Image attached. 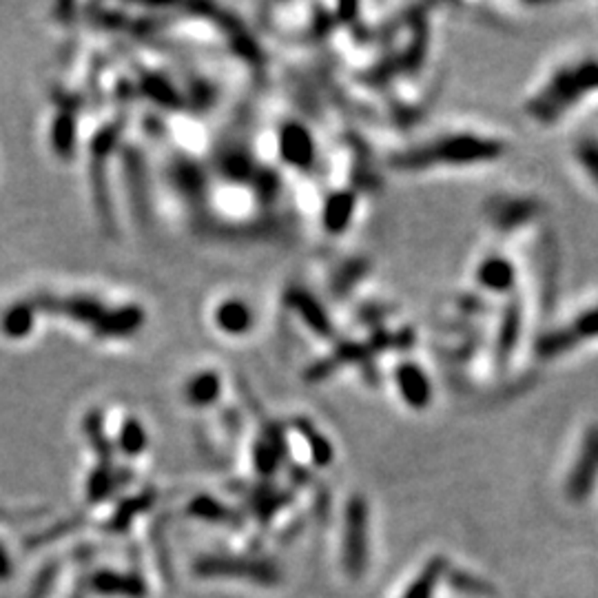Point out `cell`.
Instances as JSON below:
<instances>
[{
  "mask_svg": "<svg viewBox=\"0 0 598 598\" xmlns=\"http://www.w3.org/2000/svg\"><path fill=\"white\" fill-rule=\"evenodd\" d=\"M279 146H282V155L288 164H295V166L311 164L313 140L311 135H308L304 129H299V126H288V129H284Z\"/></svg>",
  "mask_w": 598,
  "mask_h": 598,
  "instance_id": "5",
  "label": "cell"
},
{
  "mask_svg": "<svg viewBox=\"0 0 598 598\" xmlns=\"http://www.w3.org/2000/svg\"><path fill=\"white\" fill-rule=\"evenodd\" d=\"M215 323H218L220 331L230 332V335H242L251 328L253 313L242 299H227L215 311Z\"/></svg>",
  "mask_w": 598,
  "mask_h": 598,
  "instance_id": "4",
  "label": "cell"
},
{
  "mask_svg": "<svg viewBox=\"0 0 598 598\" xmlns=\"http://www.w3.org/2000/svg\"><path fill=\"white\" fill-rule=\"evenodd\" d=\"M399 375H397V381H399V392L404 395V399L413 406H421L425 401L428 404L430 397V381L428 377L424 375V370L416 369V366L408 364L401 366Z\"/></svg>",
  "mask_w": 598,
  "mask_h": 598,
  "instance_id": "6",
  "label": "cell"
},
{
  "mask_svg": "<svg viewBox=\"0 0 598 598\" xmlns=\"http://www.w3.org/2000/svg\"><path fill=\"white\" fill-rule=\"evenodd\" d=\"M437 572H439V565L437 563H433V565H430L424 575L416 578L415 585L410 587V592L406 594V598H430L433 596L434 581H437Z\"/></svg>",
  "mask_w": 598,
  "mask_h": 598,
  "instance_id": "7",
  "label": "cell"
},
{
  "mask_svg": "<svg viewBox=\"0 0 598 598\" xmlns=\"http://www.w3.org/2000/svg\"><path fill=\"white\" fill-rule=\"evenodd\" d=\"M477 279L481 282L483 288H488V291L503 293L514 286L517 271H514L512 264H509L508 259L492 255V257L483 259L481 266L477 268Z\"/></svg>",
  "mask_w": 598,
  "mask_h": 598,
  "instance_id": "3",
  "label": "cell"
},
{
  "mask_svg": "<svg viewBox=\"0 0 598 598\" xmlns=\"http://www.w3.org/2000/svg\"><path fill=\"white\" fill-rule=\"evenodd\" d=\"M364 506L360 501L352 503L348 512V537H346V563L352 575H360L364 565L366 537H364Z\"/></svg>",
  "mask_w": 598,
  "mask_h": 598,
  "instance_id": "2",
  "label": "cell"
},
{
  "mask_svg": "<svg viewBox=\"0 0 598 598\" xmlns=\"http://www.w3.org/2000/svg\"><path fill=\"white\" fill-rule=\"evenodd\" d=\"M503 146L499 140H488L481 135H448V138L434 140L425 149L406 154L399 160L406 169H424V166H444V164H468V162H481L485 158H499Z\"/></svg>",
  "mask_w": 598,
  "mask_h": 598,
  "instance_id": "1",
  "label": "cell"
}]
</instances>
